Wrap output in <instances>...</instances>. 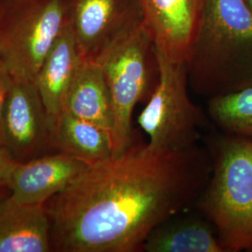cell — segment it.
I'll list each match as a JSON object with an SVG mask.
<instances>
[{
  "instance_id": "cell-20",
  "label": "cell",
  "mask_w": 252,
  "mask_h": 252,
  "mask_svg": "<svg viewBox=\"0 0 252 252\" xmlns=\"http://www.w3.org/2000/svg\"><path fill=\"white\" fill-rule=\"evenodd\" d=\"M246 1V3L248 4V6L250 7V9L252 10V0H245Z\"/></svg>"
},
{
  "instance_id": "cell-8",
  "label": "cell",
  "mask_w": 252,
  "mask_h": 252,
  "mask_svg": "<svg viewBox=\"0 0 252 252\" xmlns=\"http://www.w3.org/2000/svg\"><path fill=\"white\" fill-rule=\"evenodd\" d=\"M155 49L174 63L189 60L203 0H137Z\"/></svg>"
},
{
  "instance_id": "cell-16",
  "label": "cell",
  "mask_w": 252,
  "mask_h": 252,
  "mask_svg": "<svg viewBox=\"0 0 252 252\" xmlns=\"http://www.w3.org/2000/svg\"><path fill=\"white\" fill-rule=\"evenodd\" d=\"M207 113L224 133L252 138V86L208 98Z\"/></svg>"
},
{
  "instance_id": "cell-1",
  "label": "cell",
  "mask_w": 252,
  "mask_h": 252,
  "mask_svg": "<svg viewBox=\"0 0 252 252\" xmlns=\"http://www.w3.org/2000/svg\"><path fill=\"white\" fill-rule=\"evenodd\" d=\"M211 170L198 144L160 151L135 140L46 202L52 250L142 252L155 228L195 205Z\"/></svg>"
},
{
  "instance_id": "cell-19",
  "label": "cell",
  "mask_w": 252,
  "mask_h": 252,
  "mask_svg": "<svg viewBox=\"0 0 252 252\" xmlns=\"http://www.w3.org/2000/svg\"><path fill=\"white\" fill-rule=\"evenodd\" d=\"M12 1H14V0H0V8H1L2 6H4V5L8 4L9 2H12Z\"/></svg>"
},
{
  "instance_id": "cell-5",
  "label": "cell",
  "mask_w": 252,
  "mask_h": 252,
  "mask_svg": "<svg viewBox=\"0 0 252 252\" xmlns=\"http://www.w3.org/2000/svg\"><path fill=\"white\" fill-rule=\"evenodd\" d=\"M70 0H14L0 8V65L32 81L69 23Z\"/></svg>"
},
{
  "instance_id": "cell-6",
  "label": "cell",
  "mask_w": 252,
  "mask_h": 252,
  "mask_svg": "<svg viewBox=\"0 0 252 252\" xmlns=\"http://www.w3.org/2000/svg\"><path fill=\"white\" fill-rule=\"evenodd\" d=\"M158 78L137 123L149 137L147 144L160 151H180L197 144L204 113L190 100L188 71L156 51Z\"/></svg>"
},
{
  "instance_id": "cell-7",
  "label": "cell",
  "mask_w": 252,
  "mask_h": 252,
  "mask_svg": "<svg viewBox=\"0 0 252 252\" xmlns=\"http://www.w3.org/2000/svg\"><path fill=\"white\" fill-rule=\"evenodd\" d=\"M142 20L137 0H70L69 24L81 58L95 60L116 37Z\"/></svg>"
},
{
  "instance_id": "cell-4",
  "label": "cell",
  "mask_w": 252,
  "mask_h": 252,
  "mask_svg": "<svg viewBox=\"0 0 252 252\" xmlns=\"http://www.w3.org/2000/svg\"><path fill=\"white\" fill-rule=\"evenodd\" d=\"M94 61L99 63L112 101V142L118 154L134 143V109L150 97L158 78L156 49L143 21L116 37Z\"/></svg>"
},
{
  "instance_id": "cell-11",
  "label": "cell",
  "mask_w": 252,
  "mask_h": 252,
  "mask_svg": "<svg viewBox=\"0 0 252 252\" xmlns=\"http://www.w3.org/2000/svg\"><path fill=\"white\" fill-rule=\"evenodd\" d=\"M51 224L44 205L0 199V252H52Z\"/></svg>"
},
{
  "instance_id": "cell-12",
  "label": "cell",
  "mask_w": 252,
  "mask_h": 252,
  "mask_svg": "<svg viewBox=\"0 0 252 252\" xmlns=\"http://www.w3.org/2000/svg\"><path fill=\"white\" fill-rule=\"evenodd\" d=\"M81 59L72 28L68 23L46 57L34 81L50 127L63 110L66 95Z\"/></svg>"
},
{
  "instance_id": "cell-10",
  "label": "cell",
  "mask_w": 252,
  "mask_h": 252,
  "mask_svg": "<svg viewBox=\"0 0 252 252\" xmlns=\"http://www.w3.org/2000/svg\"><path fill=\"white\" fill-rule=\"evenodd\" d=\"M88 165L66 153H56L18 162L8 188L10 196L31 205H44L68 187Z\"/></svg>"
},
{
  "instance_id": "cell-3",
  "label": "cell",
  "mask_w": 252,
  "mask_h": 252,
  "mask_svg": "<svg viewBox=\"0 0 252 252\" xmlns=\"http://www.w3.org/2000/svg\"><path fill=\"white\" fill-rule=\"evenodd\" d=\"M208 152L212 170L194 206L223 252H252V138L223 133Z\"/></svg>"
},
{
  "instance_id": "cell-9",
  "label": "cell",
  "mask_w": 252,
  "mask_h": 252,
  "mask_svg": "<svg viewBox=\"0 0 252 252\" xmlns=\"http://www.w3.org/2000/svg\"><path fill=\"white\" fill-rule=\"evenodd\" d=\"M50 137V123L35 82L9 80L2 143L14 157L27 156Z\"/></svg>"
},
{
  "instance_id": "cell-2",
  "label": "cell",
  "mask_w": 252,
  "mask_h": 252,
  "mask_svg": "<svg viewBox=\"0 0 252 252\" xmlns=\"http://www.w3.org/2000/svg\"><path fill=\"white\" fill-rule=\"evenodd\" d=\"M186 65L191 89L208 98L252 86V10L245 0H203Z\"/></svg>"
},
{
  "instance_id": "cell-13",
  "label": "cell",
  "mask_w": 252,
  "mask_h": 252,
  "mask_svg": "<svg viewBox=\"0 0 252 252\" xmlns=\"http://www.w3.org/2000/svg\"><path fill=\"white\" fill-rule=\"evenodd\" d=\"M63 110L104 128L112 136V101L104 74L96 61L81 59Z\"/></svg>"
},
{
  "instance_id": "cell-18",
  "label": "cell",
  "mask_w": 252,
  "mask_h": 252,
  "mask_svg": "<svg viewBox=\"0 0 252 252\" xmlns=\"http://www.w3.org/2000/svg\"><path fill=\"white\" fill-rule=\"evenodd\" d=\"M9 78L8 74L0 65V146H3L2 143V126H3V115L4 108L7 99V94L9 90Z\"/></svg>"
},
{
  "instance_id": "cell-15",
  "label": "cell",
  "mask_w": 252,
  "mask_h": 252,
  "mask_svg": "<svg viewBox=\"0 0 252 252\" xmlns=\"http://www.w3.org/2000/svg\"><path fill=\"white\" fill-rule=\"evenodd\" d=\"M171 218L146 239L145 252H223L215 229L206 218Z\"/></svg>"
},
{
  "instance_id": "cell-14",
  "label": "cell",
  "mask_w": 252,
  "mask_h": 252,
  "mask_svg": "<svg viewBox=\"0 0 252 252\" xmlns=\"http://www.w3.org/2000/svg\"><path fill=\"white\" fill-rule=\"evenodd\" d=\"M50 138L61 153L90 166L114 154L111 134L104 128L63 110L50 127Z\"/></svg>"
},
{
  "instance_id": "cell-17",
  "label": "cell",
  "mask_w": 252,
  "mask_h": 252,
  "mask_svg": "<svg viewBox=\"0 0 252 252\" xmlns=\"http://www.w3.org/2000/svg\"><path fill=\"white\" fill-rule=\"evenodd\" d=\"M18 162L3 146H0V187L8 186L11 174Z\"/></svg>"
}]
</instances>
